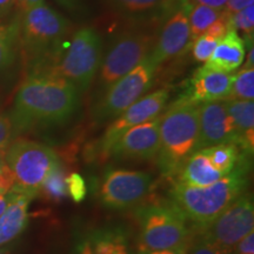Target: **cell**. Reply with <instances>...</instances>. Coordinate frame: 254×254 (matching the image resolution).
Instances as JSON below:
<instances>
[{"label":"cell","mask_w":254,"mask_h":254,"mask_svg":"<svg viewBox=\"0 0 254 254\" xmlns=\"http://www.w3.org/2000/svg\"><path fill=\"white\" fill-rule=\"evenodd\" d=\"M71 24L45 4L21 13L18 25L19 44L30 59L52 51L68 33Z\"/></svg>","instance_id":"obj_7"},{"label":"cell","mask_w":254,"mask_h":254,"mask_svg":"<svg viewBox=\"0 0 254 254\" xmlns=\"http://www.w3.org/2000/svg\"><path fill=\"white\" fill-rule=\"evenodd\" d=\"M199 106L185 95L160 116V150L157 158L164 177H176L184 163L198 151Z\"/></svg>","instance_id":"obj_3"},{"label":"cell","mask_w":254,"mask_h":254,"mask_svg":"<svg viewBox=\"0 0 254 254\" xmlns=\"http://www.w3.org/2000/svg\"><path fill=\"white\" fill-rule=\"evenodd\" d=\"M9 200H11V194H9V192L6 193V194L0 193V217H1V214L4 213L5 209L7 208Z\"/></svg>","instance_id":"obj_39"},{"label":"cell","mask_w":254,"mask_h":254,"mask_svg":"<svg viewBox=\"0 0 254 254\" xmlns=\"http://www.w3.org/2000/svg\"><path fill=\"white\" fill-rule=\"evenodd\" d=\"M159 124L160 116L129 128L116 141L109 155L123 160H153L160 150Z\"/></svg>","instance_id":"obj_13"},{"label":"cell","mask_w":254,"mask_h":254,"mask_svg":"<svg viewBox=\"0 0 254 254\" xmlns=\"http://www.w3.org/2000/svg\"><path fill=\"white\" fill-rule=\"evenodd\" d=\"M74 254H94L91 241L87 237H81L74 247Z\"/></svg>","instance_id":"obj_35"},{"label":"cell","mask_w":254,"mask_h":254,"mask_svg":"<svg viewBox=\"0 0 254 254\" xmlns=\"http://www.w3.org/2000/svg\"><path fill=\"white\" fill-rule=\"evenodd\" d=\"M139 226L140 251H158L189 245L193 231L187 226V219L172 200L142 204L135 211Z\"/></svg>","instance_id":"obj_4"},{"label":"cell","mask_w":254,"mask_h":254,"mask_svg":"<svg viewBox=\"0 0 254 254\" xmlns=\"http://www.w3.org/2000/svg\"><path fill=\"white\" fill-rule=\"evenodd\" d=\"M153 41V37L144 32H135L120 38L101 63V82L105 86H111L134 69L150 56Z\"/></svg>","instance_id":"obj_11"},{"label":"cell","mask_w":254,"mask_h":254,"mask_svg":"<svg viewBox=\"0 0 254 254\" xmlns=\"http://www.w3.org/2000/svg\"><path fill=\"white\" fill-rule=\"evenodd\" d=\"M44 4H45V0H26V2H25L24 11L21 12V13H24V12L28 11V9L34 8V7H37V6H40Z\"/></svg>","instance_id":"obj_40"},{"label":"cell","mask_w":254,"mask_h":254,"mask_svg":"<svg viewBox=\"0 0 254 254\" xmlns=\"http://www.w3.org/2000/svg\"><path fill=\"white\" fill-rule=\"evenodd\" d=\"M254 231L253 196L249 190L225 208L213 221L195 228V233L222 251L232 254L247 234Z\"/></svg>","instance_id":"obj_8"},{"label":"cell","mask_w":254,"mask_h":254,"mask_svg":"<svg viewBox=\"0 0 254 254\" xmlns=\"http://www.w3.org/2000/svg\"><path fill=\"white\" fill-rule=\"evenodd\" d=\"M186 254H225L217 247L206 241L204 238H201L199 234L195 233V236L192 237L189 247H187Z\"/></svg>","instance_id":"obj_31"},{"label":"cell","mask_w":254,"mask_h":254,"mask_svg":"<svg viewBox=\"0 0 254 254\" xmlns=\"http://www.w3.org/2000/svg\"><path fill=\"white\" fill-rule=\"evenodd\" d=\"M225 105L236 128L238 146L244 152L252 155L254 146L253 100L226 99Z\"/></svg>","instance_id":"obj_20"},{"label":"cell","mask_w":254,"mask_h":254,"mask_svg":"<svg viewBox=\"0 0 254 254\" xmlns=\"http://www.w3.org/2000/svg\"><path fill=\"white\" fill-rule=\"evenodd\" d=\"M245 41L236 30H230L218 41L205 67L214 71L232 73L239 68L245 58Z\"/></svg>","instance_id":"obj_18"},{"label":"cell","mask_w":254,"mask_h":254,"mask_svg":"<svg viewBox=\"0 0 254 254\" xmlns=\"http://www.w3.org/2000/svg\"><path fill=\"white\" fill-rule=\"evenodd\" d=\"M18 43V24L0 23V73L13 63Z\"/></svg>","instance_id":"obj_25"},{"label":"cell","mask_w":254,"mask_h":254,"mask_svg":"<svg viewBox=\"0 0 254 254\" xmlns=\"http://www.w3.org/2000/svg\"><path fill=\"white\" fill-rule=\"evenodd\" d=\"M232 254H254V231L238 244Z\"/></svg>","instance_id":"obj_33"},{"label":"cell","mask_w":254,"mask_h":254,"mask_svg":"<svg viewBox=\"0 0 254 254\" xmlns=\"http://www.w3.org/2000/svg\"><path fill=\"white\" fill-rule=\"evenodd\" d=\"M244 68H254V46L253 44L250 47L249 55H247V60Z\"/></svg>","instance_id":"obj_41"},{"label":"cell","mask_w":254,"mask_h":254,"mask_svg":"<svg viewBox=\"0 0 254 254\" xmlns=\"http://www.w3.org/2000/svg\"><path fill=\"white\" fill-rule=\"evenodd\" d=\"M101 49L99 33L91 27L81 28L73 34L65 55L57 65L40 74L65 79L79 92L87 90L101 65Z\"/></svg>","instance_id":"obj_5"},{"label":"cell","mask_w":254,"mask_h":254,"mask_svg":"<svg viewBox=\"0 0 254 254\" xmlns=\"http://www.w3.org/2000/svg\"><path fill=\"white\" fill-rule=\"evenodd\" d=\"M232 30L241 31L246 37L253 38L254 31V4L247 6L237 13H227Z\"/></svg>","instance_id":"obj_27"},{"label":"cell","mask_w":254,"mask_h":254,"mask_svg":"<svg viewBox=\"0 0 254 254\" xmlns=\"http://www.w3.org/2000/svg\"><path fill=\"white\" fill-rule=\"evenodd\" d=\"M25 2H26V0H14V6L19 9V11L23 12L25 7Z\"/></svg>","instance_id":"obj_43"},{"label":"cell","mask_w":254,"mask_h":254,"mask_svg":"<svg viewBox=\"0 0 254 254\" xmlns=\"http://www.w3.org/2000/svg\"><path fill=\"white\" fill-rule=\"evenodd\" d=\"M218 41L219 40L214 39L213 37L208 36V34H201V36L196 38V39L193 41V58H194L196 62L200 63L207 62V60L211 58Z\"/></svg>","instance_id":"obj_29"},{"label":"cell","mask_w":254,"mask_h":254,"mask_svg":"<svg viewBox=\"0 0 254 254\" xmlns=\"http://www.w3.org/2000/svg\"><path fill=\"white\" fill-rule=\"evenodd\" d=\"M155 71L157 66L147 57L134 69L109 86L94 111L95 119L101 123L120 116L151 87Z\"/></svg>","instance_id":"obj_9"},{"label":"cell","mask_w":254,"mask_h":254,"mask_svg":"<svg viewBox=\"0 0 254 254\" xmlns=\"http://www.w3.org/2000/svg\"><path fill=\"white\" fill-rule=\"evenodd\" d=\"M6 167V161H5V151L0 150V173L4 171V168Z\"/></svg>","instance_id":"obj_42"},{"label":"cell","mask_w":254,"mask_h":254,"mask_svg":"<svg viewBox=\"0 0 254 254\" xmlns=\"http://www.w3.org/2000/svg\"><path fill=\"white\" fill-rule=\"evenodd\" d=\"M111 2L128 13H144L165 5L167 0H111Z\"/></svg>","instance_id":"obj_28"},{"label":"cell","mask_w":254,"mask_h":254,"mask_svg":"<svg viewBox=\"0 0 254 254\" xmlns=\"http://www.w3.org/2000/svg\"><path fill=\"white\" fill-rule=\"evenodd\" d=\"M202 151L207 155L211 164L225 174L231 173L233 168L237 166L241 155L246 153L241 150L239 146L232 144V142L209 146Z\"/></svg>","instance_id":"obj_22"},{"label":"cell","mask_w":254,"mask_h":254,"mask_svg":"<svg viewBox=\"0 0 254 254\" xmlns=\"http://www.w3.org/2000/svg\"><path fill=\"white\" fill-rule=\"evenodd\" d=\"M228 99H254V68H243L233 75V84Z\"/></svg>","instance_id":"obj_26"},{"label":"cell","mask_w":254,"mask_h":254,"mask_svg":"<svg viewBox=\"0 0 254 254\" xmlns=\"http://www.w3.org/2000/svg\"><path fill=\"white\" fill-rule=\"evenodd\" d=\"M66 187H67V194L74 202L84 201L87 195V185L84 177L79 173H71L66 177Z\"/></svg>","instance_id":"obj_30"},{"label":"cell","mask_w":254,"mask_h":254,"mask_svg":"<svg viewBox=\"0 0 254 254\" xmlns=\"http://www.w3.org/2000/svg\"><path fill=\"white\" fill-rule=\"evenodd\" d=\"M0 254H11L7 249H0Z\"/></svg>","instance_id":"obj_44"},{"label":"cell","mask_w":254,"mask_h":254,"mask_svg":"<svg viewBox=\"0 0 254 254\" xmlns=\"http://www.w3.org/2000/svg\"><path fill=\"white\" fill-rule=\"evenodd\" d=\"M78 88L51 74L30 75L14 98L11 120L14 131L60 125L74 116L80 105Z\"/></svg>","instance_id":"obj_1"},{"label":"cell","mask_w":254,"mask_h":254,"mask_svg":"<svg viewBox=\"0 0 254 254\" xmlns=\"http://www.w3.org/2000/svg\"><path fill=\"white\" fill-rule=\"evenodd\" d=\"M13 123L9 117L0 112V150H6L12 142L14 134Z\"/></svg>","instance_id":"obj_32"},{"label":"cell","mask_w":254,"mask_h":254,"mask_svg":"<svg viewBox=\"0 0 254 254\" xmlns=\"http://www.w3.org/2000/svg\"><path fill=\"white\" fill-rule=\"evenodd\" d=\"M190 1H192L193 4H200V5L209 6V7H212V8L224 11L225 6H226L227 0H190Z\"/></svg>","instance_id":"obj_37"},{"label":"cell","mask_w":254,"mask_h":254,"mask_svg":"<svg viewBox=\"0 0 254 254\" xmlns=\"http://www.w3.org/2000/svg\"><path fill=\"white\" fill-rule=\"evenodd\" d=\"M250 154L241 155L231 173L214 184L204 187L186 186L174 183L170 190L171 200L195 228L213 221L249 187Z\"/></svg>","instance_id":"obj_2"},{"label":"cell","mask_w":254,"mask_h":254,"mask_svg":"<svg viewBox=\"0 0 254 254\" xmlns=\"http://www.w3.org/2000/svg\"><path fill=\"white\" fill-rule=\"evenodd\" d=\"M88 239L94 254H135L122 227L98 228L90 233Z\"/></svg>","instance_id":"obj_21"},{"label":"cell","mask_w":254,"mask_h":254,"mask_svg":"<svg viewBox=\"0 0 254 254\" xmlns=\"http://www.w3.org/2000/svg\"><path fill=\"white\" fill-rule=\"evenodd\" d=\"M5 161L14 177L13 187L36 196L46 177L60 163L58 154L49 146L25 139L8 145Z\"/></svg>","instance_id":"obj_6"},{"label":"cell","mask_w":254,"mask_h":254,"mask_svg":"<svg viewBox=\"0 0 254 254\" xmlns=\"http://www.w3.org/2000/svg\"><path fill=\"white\" fill-rule=\"evenodd\" d=\"M187 247H189V245L174 247V249L158 250V251H140V250H138V252H135V254H186Z\"/></svg>","instance_id":"obj_36"},{"label":"cell","mask_w":254,"mask_h":254,"mask_svg":"<svg viewBox=\"0 0 254 254\" xmlns=\"http://www.w3.org/2000/svg\"><path fill=\"white\" fill-rule=\"evenodd\" d=\"M66 174L65 168L62 163L51 171L44 183L41 184L39 192L43 198L51 202H62L64 199L67 198V187H66Z\"/></svg>","instance_id":"obj_24"},{"label":"cell","mask_w":254,"mask_h":254,"mask_svg":"<svg viewBox=\"0 0 254 254\" xmlns=\"http://www.w3.org/2000/svg\"><path fill=\"white\" fill-rule=\"evenodd\" d=\"M227 174L220 172L211 164L204 151L200 150L193 153L184 163L183 167L177 173L176 183L186 186L204 187L214 184Z\"/></svg>","instance_id":"obj_19"},{"label":"cell","mask_w":254,"mask_h":254,"mask_svg":"<svg viewBox=\"0 0 254 254\" xmlns=\"http://www.w3.org/2000/svg\"><path fill=\"white\" fill-rule=\"evenodd\" d=\"M222 12L224 11L212 8L209 6L194 4L187 17L190 26V44L204 34L208 27L220 17Z\"/></svg>","instance_id":"obj_23"},{"label":"cell","mask_w":254,"mask_h":254,"mask_svg":"<svg viewBox=\"0 0 254 254\" xmlns=\"http://www.w3.org/2000/svg\"><path fill=\"white\" fill-rule=\"evenodd\" d=\"M154 182L140 171L110 170L100 184V201L111 209H127L144 202L153 190Z\"/></svg>","instance_id":"obj_10"},{"label":"cell","mask_w":254,"mask_h":254,"mask_svg":"<svg viewBox=\"0 0 254 254\" xmlns=\"http://www.w3.org/2000/svg\"><path fill=\"white\" fill-rule=\"evenodd\" d=\"M168 99H170V90L168 88H159L150 94L141 97L126 111H124L107 127L106 132L101 136L99 142L101 154L105 157H109L112 146L129 128L161 116V112L166 107Z\"/></svg>","instance_id":"obj_12"},{"label":"cell","mask_w":254,"mask_h":254,"mask_svg":"<svg viewBox=\"0 0 254 254\" xmlns=\"http://www.w3.org/2000/svg\"><path fill=\"white\" fill-rule=\"evenodd\" d=\"M11 200L0 217V246L5 245L23 232L28 222V205L36 195L15 187L9 190Z\"/></svg>","instance_id":"obj_17"},{"label":"cell","mask_w":254,"mask_h":254,"mask_svg":"<svg viewBox=\"0 0 254 254\" xmlns=\"http://www.w3.org/2000/svg\"><path fill=\"white\" fill-rule=\"evenodd\" d=\"M14 6V0H0V17H4Z\"/></svg>","instance_id":"obj_38"},{"label":"cell","mask_w":254,"mask_h":254,"mask_svg":"<svg viewBox=\"0 0 254 254\" xmlns=\"http://www.w3.org/2000/svg\"><path fill=\"white\" fill-rule=\"evenodd\" d=\"M233 74L209 69L205 66L194 73L187 97L198 104L226 100L230 98Z\"/></svg>","instance_id":"obj_16"},{"label":"cell","mask_w":254,"mask_h":254,"mask_svg":"<svg viewBox=\"0 0 254 254\" xmlns=\"http://www.w3.org/2000/svg\"><path fill=\"white\" fill-rule=\"evenodd\" d=\"M189 11L186 7L174 12L161 30L157 45L151 51L148 58L155 66L179 56L190 44Z\"/></svg>","instance_id":"obj_15"},{"label":"cell","mask_w":254,"mask_h":254,"mask_svg":"<svg viewBox=\"0 0 254 254\" xmlns=\"http://www.w3.org/2000/svg\"><path fill=\"white\" fill-rule=\"evenodd\" d=\"M252 4H254V0H227L224 11L227 13H237Z\"/></svg>","instance_id":"obj_34"},{"label":"cell","mask_w":254,"mask_h":254,"mask_svg":"<svg viewBox=\"0 0 254 254\" xmlns=\"http://www.w3.org/2000/svg\"><path fill=\"white\" fill-rule=\"evenodd\" d=\"M198 151L218 144L238 145L237 133L225 100L202 103L199 106Z\"/></svg>","instance_id":"obj_14"}]
</instances>
